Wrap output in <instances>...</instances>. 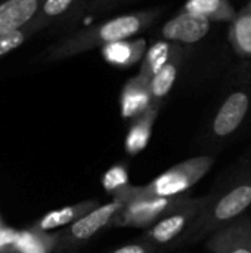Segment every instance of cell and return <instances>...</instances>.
<instances>
[{"instance_id":"15","label":"cell","mask_w":251,"mask_h":253,"mask_svg":"<svg viewBox=\"0 0 251 253\" xmlns=\"http://www.w3.org/2000/svg\"><path fill=\"white\" fill-rule=\"evenodd\" d=\"M145 53H146V40L141 37L120 40L102 47V55L105 61L121 68L132 67L138 61L143 59Z\"/></svg>"},{"instance_id":"22","label":"cell","mask_w":251,"mask_h":253,"mask_svg":"<svg viewBox=\"0 0 251 253\" xmlns=\"http://www.w3.org/2000/svg\"><path fill=\"white\" fill-rule=\"evenodd\" d=\"M37 33L31 28V25H27L18 31L0 36V58L6 56L7 53L13 52L15 49L21 47L28 39H31Z\"/></svg>"},{"instance_id":"4","label":"cell","mask_w":251,"mask_h":253,"mask_svg":"<svg viewBox=\"0 0 251 253\" xmlns=\"http://www.w3.org/2000/svg\"><path fill=\"white\" fill-rule=\"evenodd\" d=\"M127 203L123 199H111L108 203L99 205L72 225L61 230V242L58 253L77 249L90 242L96 234L104 230L112 228L114 221L121 213Z\"/></svg>"},{"instance_id":"12","label":"cell","mask_w":251,"mask_h":253,"mask_svg":"<svg viewBox=\"0 0 251 253\" xmlns=\"http://www.w3.org/2000/svg\"><path fill=\"white\" fill-rule=\"evenodd\" d=\"M149 80L141 74L132 77L120 93V113L124 120H133L152 107Z\"/></svg>"},{"instance_id":"6","label":"cell","mask_w":251,"mask_h":253,"mask_svg":"<svg viewBox=\"0 0 251 253\" xmlns=\"http://www.w3.org/2000/svg\"><path fill=\"white\" fill-rule=\"evenodd\" d=\"M191 199L189 194L179 197L136 199L129 202L114 221L112 228L148 230L172 212L182 208Z\"/></svg>"},{"instance_id":"28","label":"cell","mask_w":251,"mask_h":253,"mask_svg":"<svg viewBox=\"0 0 251 253\" xmlns=\"http://www.w3.org/2000/svg\"><path fill=\"white\" fill-rule=\"evenodd\" d=\"M0 1H1V0H0Z\"/></svg>"},{"instance_id":"16","label":"cell","mask_w":251,"mask_h":253,"mask_svg":"<svg viewBox=\"0 0 251 253\" xmlns=\"http://www.w3.org/2000/svg\"><path fill=\"white\" fill-rule=\"evenodd\" d=\"M183 10L197 13L210 22H232L238 15L229 0H188Z\"/></svg>"},{"instance_id":"24","label":"cell","mask_w":251,"mask_h":253,"mask_svg":"<svg viewBox=\"0 0 251 253\" xmlns=\"http://www.w3.org/2000/svg\"><path fill=\"white\" fill-rule=\"evenodd\" d=\"M124 1L127 0H89V3L84 6V10L90 15H99L120 6Z\"/></svg>"},{"instance_id":"21","label":"cell","mask_w":251,"mask_h":253,"mask_svg":"<svg viewBox=\"0 0 251 253\" xmlns=\"http://www.w3.org/2000/svg\"><path fill=\"white\" fill-rule=\"evenodd\" d=\"M130 185V176L129 170L124 165H114L111 166L102 176V187L107 194L115 197L120 191H123L126 187Z\"/></svg>"},{"instance_id":"14","label":"cell","mask_w":251,"mask_h":253,"mask_svg":"<svg viewBox=\"0 0 251 253\" xmlns=\"http://www.w3.org/2000/svg\"><path fill=\"white\" fill-rule=\"evenodd\" d=\"M160 108H161V105H152L143 114H141L139 117L132 120L127 135H126V139H124V150H126L127 156H130V157L138 156L139 153H142L146 148V145L151 139V135H152L155 120L158 117Z\"/></svg>"},{"instance_id":"1","label":"cell","mask_w":251,"mask_h":253,"mask_svg":"<svg viewBox=\"0 0 251 253\" xmlns=\"http://www.w3.org/2000/svg\"><path fill=\"white\" fill-rule=\"evenodd\" d=\"M160 13L161 9H148L124 13L84 27L53 43L46 52V59L50 62L64 61L96 47H105L115 42L132 39L148 30L160 16Z\"/></svg>"},{"instance_id":"10","label":"cell","mask_w":251,"mask_h":253,"mask_svg":"<svg viewBox=\"0 0 251 253\" xmlns=\"http://www.w3.org/2000/svg\"><path fill=\"white\" fill-rule=\"evenodd\" d=\"M99 205L101 203L96 199H89L74 205L64 206L61 209L47 212L46 215L38 218L30 228L37 233H55V231L65 230L67 227L77 222L80 218H83L86 213H89Z\"/></svg>"},{"instance_id":"17","label":"cell","mask_w":251,"mask_h":253,"mask_svg":"<svg viewBox=\"0 0 251 253\" xmlns=\"http://www.w3.org/2000/svg\"><path fill=\"white\" fill-rule=\"evenodd\" d=\"M78 1L80 0H44L37 16L30 24L31 28L36 33H38L59 22L61 19L67 18L72 12V9L78 4Z\"/></svg>"},{"instance_id":"11","label":"cell","mask_w":251,"mask_h":253,"mask_svg":"<svg viewBox=\"0 0 251 253\" xmlns=\"http://www.w3.org/2000/svg\"><path fill=\"white\" fill-rule=\"evenodd\" d=\"M44 0H1L0 36L18 31L33 22Z\"/></svg>"},{"instance_id":"26","label":"cell","mask_w":251,"mask_h":253,"mask_svg":"<svg viewBox=\"0 0 251 253\" xmlns=\"http://www.w3.org/2000/svg\"><path fill=\"white\" fill-rule=\"evenodd\" d=\"M1 227H3V225H1V222H0V228H1Z\"/></svg>"},{"instance_id":"7","label":"cell","mask_w":251,"mask_h":253,"mask_svg":"<svg viewBox=\"0 0 251 253\" xmlns=\"http://www.w3.org/2000/svg\"><path fill=\"white\" fill-rule=\"evenodd\" d=\"M250 87H238L229 92L215 113L209 129V139L213 144H222L228 141L241 129L250 113Z\"/></svg>"},{"instance_id":"5","label":"cell","mask_w":251,"mask_h":253,"mask_svg":"<svg viewBox=\"0 0 251 253\" xmlns=\"http://www.w3.org/2000/svg\"><path fill=\"white\" fill-rule=\"evenodd\" d=\"M209 199L210 194L204 197H191L182 208L172 212L151 228L145 230L141 240L148 242L157 248L176 245L198 219V216L207 206Z\"/></svg>"},{"instance_id":"3","label":"cell","mask_w":251,"mask_h":253,"mask_svg":"<svg viewBox=\"0 0 251 253\" xmlns=\"http://www.w3.org/2000/svg\"><path fill=\"white\" fill-rule=\"evenodd\" d=\"M215 159L212 156H197L180 162L146 185H129L112 199H123L126 203L136 199H155V197H179L188 194L213 168Z\"/></svg>"},{"instance_id":"13","label":"cell","mask_w":251,"mask_h":253,"mask_svg":"<svg viewBox=\"0 0 251 253\" xmlns=\"http://www.w3.org/2000/svg\"><path fill=\"white\" fill-rule=\"evenodd\" d=\"M183 56H185V49L179 43H176L170 59L151 79L149 92H151V98H152L154 105H163V101L172 92V89H173V86L176 83V79H178V76L180 73Z\"/></svg>"},{"instance_id":"2","label":"cell","mask_w":251,"mask_h":253,"mask_svg":"<svg viewBox=\"0 0 251 253\" xmlns=\"http://www.w3.org/2000/svg\"><path fill=\"white\" fill-rule=\"evenodd\" d=\"M251 206V173L229 182L222 191L210 194L209 203L189 231L175 245L188 246L207 240L215 231L244 215Z\"/></svg>"},{"instance_id":"27","label":"cell","mask_w":251,"mask_h":253,"mask_svg":"<svg viewBox=\"0 0 251 253\" xmlns=\"http://www.w3.org/2000/svg\"><path fill=\"white\" fill-rule=\"evenodd\" d=\"M249 7H250V9H251V3H250V6H249Z\"/></svg>"},{"instance_id":"25","label":"cell","mask_w":251,"mask_h":253,"mask_svg":"<svg viewBox=\"0 0 251 253\" xmlns=\"http://www.w3.org/2000/svg\"><path fill=\"white\" fill-rule=\"evenodd\" d=\"M157 246L148 243V242H143V240H138L135 243H129V245H124V246H120L114 251L108 253H158Z\"/></svg>"},{"instance_id":"19","label":"cell","mask_w":251,"mask_h":253,"mask_svg":"<svg viewBox=\"0 0 251 253\" xmlns=\"http://www.w3.org/2000/svg\"><path fill=\"white\" fill-rule=\"evenodd\" d=\"M173 42L169 40H161L154 43L145 53L142 64H141V70L138 74L143 76L145 79H148L151 82V79L164 67V64L170 59L173 49H175Z\"/></svg>"},{"instance_id":"18","label":"cell","mask_w":251,"mask_h":253,"mask_svg":"<svg viewBox=\"0 0 251 253\" xmlns=\"http://www.w3.org/2000/svg\"><path fill=\"white\" fill-rule=\"evenodd\" d=\"M229 40L241 58H251V9H243L231 22Z\"/></svg>"},{"instance_id":"9","label":"cell","mask_w":251,"mask_h":253,"mask_svg":"<svg viewBox=\"0 0 251 253\" xmlns=\"http://www.w3.org/2000/svg\"><path fill=\"white\" fill-rule=\"evenodd\" d=\"M210 30V21L183 10L170 21H167L161 28V36L173 43H197L207 36Z\"/></svg>"},{"instance_id":"20","label":"cell","mask_w":251,"mask_h":253,"mask_svg":"<svg viewBox=\"0 0 251 253\" xmlns=\"http://www.w3.org/2000/svg\"><path fill=\"white\" fill-rule=\"evenodd\" d=\"M61 231L37 233L31 228L22 230L19 253H58Z\"/></svg>"},{"instance_id":"23","label":"cell","mask_w":251,"mask_h":253,"mask_svg":"<svg viewBox=\"0 0 251 253\" xmlns=\"http://www.w3.org/2000/svg\"><path fill=\"white\" fill-rule=\"evenodd\" d=\"M22 240V231L15 228H0V253H19Z\"/></svg>"},{"instance_id":"8","label":"cell","mask_w":251,"mask_h":253,"mask_svg":"<svg viewBox=\"0 0 251 253\" xmlns=\"http://www.w3.org/2000/svg\"><path fill=\"white\" fill-rule=\"evenodd\" d=\"M210 253H251V219L243 215L215 231L207 240Z\"/></svg>"}]
</instances>
